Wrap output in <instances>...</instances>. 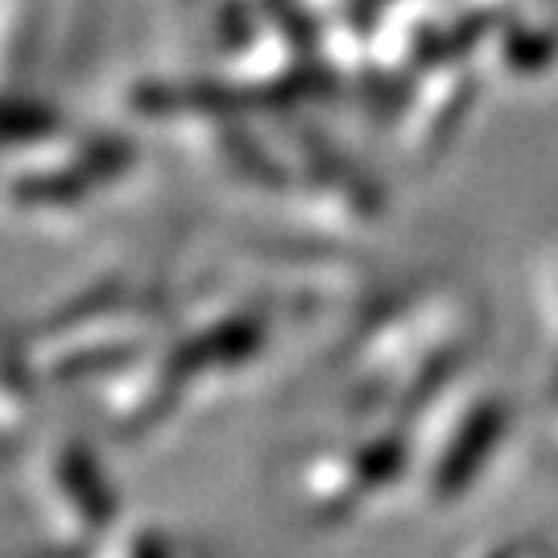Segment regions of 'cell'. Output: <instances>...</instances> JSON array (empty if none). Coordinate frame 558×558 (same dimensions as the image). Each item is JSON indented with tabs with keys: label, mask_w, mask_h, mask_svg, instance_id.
I'll return each instance as SVG.
<instances>
[{
	"label": "cell",
	"mask_w": 558,
	"mask_h": 558,
	"mask_svg": "<svg viewBox=\"0 0 558 558\" xmlns=\"http://www.w3.org/2000/svg\"><path fill=\"white\" fill-rule=\"evenodd\" d=\"M505 426H509L505 405H500V401H480L476 410L463 418L456 439L447 442L439 468H435V480H430V484H435V497L439 500L459 497V493L480 476V468L488 463V451L497 447V439L505 435Z\"/></svg>",
	"instance_id": "obj_1"
},
{
	"label": "cell",
	"mask_w": 558,
	"mask_h": 558,
	"mask_svg": "<svg viewBox=\"0 0 558 558\" xmlns=\"http://www.w3.org/2000/svg\"><path fill=\"white\" fill-rule=\"evenodd\" d=\"M59 484H62V493L71 497V505L80 509V518L87 521V525H112L117 500H112V493H108V484H104L100 468H96V459H92L87 447H80V442L62 447Z\"/></svg>",
	"instance_id": "obj_2"
},
{
	"label": "cell",
	"mask_w": 558,
	"mask_h": 558,
	"mask_svg": "<svg viewBox=\"0 0 558 558\" xmlns=\"http://www.w3.org/2000/svg\"><path fill=\"white\" fill-rule=\"evenodd\" d=\"M133 558H170V555H166V546H161L158 538H137Z\"/></svg>",
	"instance_id": "obj_3"
},
{
	"label": "cell",
	"mask_w": 558,
	"mask_h": 558,
	"mask_svg": "<svg viewBox=\"0 0 558 558\" xmlns=\"http://www.w3.org/2000/svg\"><path fill=\"white\" fill-rule=\"evenodd\" d=\"M500 558H513V555H500Z\"/></svg>",
	"instance_id": "obj_4"
}]
</instances>
